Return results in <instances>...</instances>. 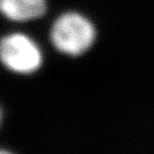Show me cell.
I'll use <instances>...</instances> for the list:
<instances>
[{
	"mask_svg": "<svg viewBox=\"0 0 154 154\" xmlns=\"http://www.w3.org/2000/svg\"><path fill=\"white\" fill-rule=\"evenodd\" d=\"M0 154H13V153L8 152V151H1V153H0Z\"/></svg>",
	"mask_w": 154,
	"mask_h": 154,
	"instance_id": "cell-4",
	"label": "cell"
},
{
	"mask_svg": "<svg viewBox=\"0 0 154 154\" xmlns=\"http://www.w3.org/2000/svg\"><path fill=\"white\" fill-rule=\"evenodd\" d=\"M2 64L13 72L29 74L42 64V54L35 41L24 33H11L5 35L0 44Z\"/></svg>",
	"mask_w": 154,
	"mask_h": 154,
	"instance_id": "cell-2",
	"label": "cell"
},
{
	"mask_svg": "<svg viewBox=\"0 0 154 154\" xmlns=\"http://www.w3.org/2000/svg\"><path fill=\"white\" fill-rule=\"evenodd\" d=\"M2 15L13 22H29L44 16L47 0H0Z\"/></svg>",
	"mask_w": 154,
	"mask_h": 154,
	"instance_id": "cell-3",
	"label": "cell"
},
{
	"mask_svg": "<svg viewBox=\"0 0 154 154\" xmlns=\"http://www.w3.org/2000/svg\"><path fill=\"white\" fill-rule=\"evenodd\" d=\"M96 39V29L88 17L66 11L56 18L50 29V41L62 54L79 56L91 48Z\"/></svg>",
	"mask_w": 154,
	"mask_h": 154,
	"instance_id": "cell-1",
	"label": "cell"
}]
</instances>
